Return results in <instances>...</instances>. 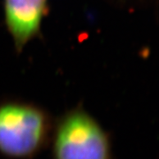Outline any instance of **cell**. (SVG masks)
Returning <instances> with one entry per match:
<instances>
[{
	"label": "cell",
	"mask_w": 159,
	"mask_h": 159,
	"mask_svg": "<svg viewBox=\"0 0 159 159\" xmlns=\"http://www.w3.org/2000/svg\"><path fill=\"white\" fill-rule=\"evenodd\" d=\"M51 118L32 103H0V155L9 159H31L50 144Z\"/></svg>",
	"instance_id": "cell-1"
},
{
	"label": "cell",
	"mask_w": 159,
	"mask_h": 159,
	"mask_svg": "<svg viewBox=\"0 0 159 159\" xmlns=\"http://www.w3.org/2000/svg\"><path fill=\"white\" fill-rule=\"evenodd\" d=\"M53 159H113L109 134L81 107L68 111L53 125Z\"/></svg>",
	"instance_id": "cell-2"
},
{
	"label": "cell",
	"mask_w": 159,
	"mask_h": 159,
	"mask_svg": "<svg viewBox=\"0 0 159 159\" xmlns=\"http://www.w3.org/2000/svg\"><path fill=\"white\" fill-rule=\"evenodd\" d=\"M47 4L48 0H4L6 28L18 51L38 34Z\"/></svg>",
	"instance_id": "cell-3"
}]
</instances>
